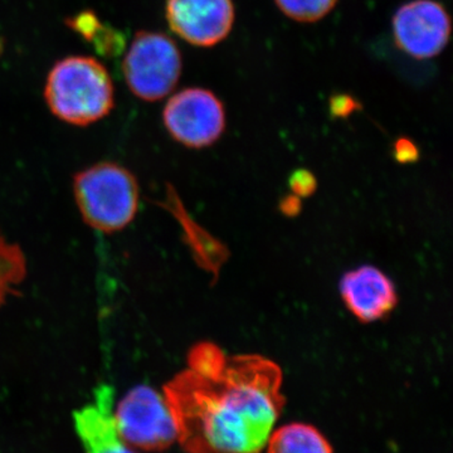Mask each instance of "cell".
Returning <instances> with one entry per match:
<instances>
[{
    "instance_id": "6da1fadb",
    "label": "cell",
    "mask_w": 453,
    "mask_h": 453,
    "mask_svg": "<svg viewBox=\"0 0 453 453\" xmlns=\"http://www.w3.org/2000/svg\"><path fill=\"white\" fill-rule=\"evenodd\" d=\"M281 386L275 363L240 356L214 374L180 372L164 398L187 453H259L285 404Z\"/></svg>"
},
{
    "instance_id": "7a4b0ae2",
    "label": "cell",
    "mask_w": 453,
    "mask_h": 453,
    "mask_svg": "<svg viewBox=\"0 0 453 453\" xmlns=\"http://www.w3.org/2000/svg\"><path fill=\"white\" fill-rule=\"evenodd\" d=\"M44 100L59 120L88 127L112 111L115 88L109 71L97 59L71 56L50 71Z\"/></svg>"
},
{
    "instance_id": "3957f363",
    "label": "cell",
    "mask_w": 453,
    "mask_h": 453,
    "mask_svg": "<svg viewBox=\"0 0 453 453\" xmlns=\"http://www.w3.org/2000/svg\"><path fill=\"white\" fill-rule=\"evenodd\" d=\"M73 192L83 220L104 234L127 228L139 211L138 179L120 164L97 163L77 173Z\"/></svg>"
},
{
    "instance_id": "277c9868",
    "label": "cell",
    "mask_w": 453,
    "mask_h": 453,
    "mask_svg": "<svg viewBox=\"0 0 453 453\" xmlns=\"http://www.w3.org/2000/svg\"><path fill=\"white\" fill-rule=\"evenodd\" d=\"M183 59L175 42L157 32L136 33L122 62L130 91L148 103L162 100L178 85Z\"/></svg>"
},
{
    "instance_id": "5b68a950",
    "label": "cell",
    "mask_w": 453,
    "mask_h": 453,
    "mask_svg": "<svg viewBox=\"0 0 453 453\" xmlns=\"http://www.w3.org/2000/svg\"><path fill=\"white\" fill-rule=\"evenodd\" d=\"M115 417L119 434L127 445L160 452L177 440L174 419L165 398L148 386H138L121 399Z\"/></svg>"
},
{
    "instance_id": "8992f818",
    "label": "cell",
    "mask_w": 453,
    "mask_h": 453,
    "mask_svg": "<svg viewBox=\"0 0 453 453\" xmlns=\"http://www.w3.org/2000/svg\"><path fill=\"white\" fill-rule=\"evenodd\" d=\"M163 120L175 142L188 148H205L226 129L225 106L210 89L186 88L169 98Z\"/></svg>"
},
{
    "instance_id": "52a82bcc",
    "label": "cell",
    "mask_w": 453,
    "mask_h": 453,
    "mask_svg": "<svg viewBox=\"0 0 453 453\" xmlns=\"http://www.w3.org/2000/svg\"><path fill=\"white\" fill-rule=\"evenodd\" d=\"M451 17L434 0L405 3L393 17V37L398 49L416 59H431L446 49L451 37Z\"/></svg>"
},
{
    "instance_id": "ba28073f",
    "label": "cell",
    "mask_w": 453,
    "mask_h": 453,
    "mask_svg": "<svg viewBox=\"0 0 453 453\" xmlns=\"http://www.w3.org/2000/svg\"><path fill=\"white\" fill-rule=\"evenodd\" d=\"M165 17L170 29L196 47L225 41L234 23L232 0H168Z\"/></svg>"
},
{
    "instance_id": "9c48e42d",
    "label": "cell",
    "mask_w": 453,
    "mask_h": 453,
    "mask_svg": "<svg viewBox=\"0 0 453 453\" xmlns=\"http://www.w3.org/2000/svg\"><path fill=\"white\" fill-rule=\"evenodd\" d=\"M340 291L348 309L365 323L380 320L396 305L395 285L375 267L362 266L348 273Z\"/></svg>"
},
{
    "instance_id": "30bf717a",
    "label": "cell",
    "mask_w": 453,
    "mask_h": 453,
    "mask_svg": "<svg viewBox=\"0 0 453 453\" xmlns=\"http://www.w3.org/2000/svg\"><path fill=\"white\" fill-rule=\"evenodd\" d=\"M74 428L86 453H135L122 441L112 413V390L100 387L96 403L73 414Z\"/></svg>"
},
{
    "instance_id": "8fae6325",
    "label": "cell",
    "mask_w": 453,
    "mask_h": 453,
    "mask_svg": "<svg viewBox=\"0 0 453 453\" xmlns=\"http://www.w3.org/2000/svg\"><path fill=\"white\" fill-rule=\"evenodd\" d=\"M268 440L267 453H333L323 434L303 423L283 426Z\"/></svg>"
},
{
    "instance_id": "7c38bea8",
    "label": "cell",
    "mask_w": 453,
    "mask_h": 453,
    "mask_svg": "<svg viewBox=\"0 0 453 453\" xmlns=\"http://www.w3.org/2000/svg\"><path fill=\"white\" fill-rule=\"evenodd\" d=\"M25 276L26 259L19 247L8 244L0 237V306Z\"/></svg>"
},
{
    "instance_id": "4fadbf2b",
    "label": "cell",
    "mask_w": 453,
    "mask_h": 453,
    "mask_svg": "<svg viewBox=\"0 0 453 453\" xmlns=\"http://www.w3.org/2000/svg\"><path fill=\"white\" fill-rule=\"evenodd\" d=\"M286 17L300 23H314L323 19L335 8L338 0H275Z\"/></svg>"
},
{
    "instance_id": "5bb4252c",
    "label": "cell",
    "mask_w": 453,
    "mask_h": 453,
    "mask_svg": "<svg viewBox=\"0 0 453 453\" xmlns=\"http://www.w3.org/2000/svg\"><path fill=\"white\" fill-rule=\"evenodd\" d=\"M98 53L104 56H116L121 52L124 47L125 38L118 29L103 25L94 40L91 41Z\"/></svg>"
},
{
    "instance_id": "9a60e30c",
    "label": "cell",
    "mask_w": 453,
    "mask_h": 453,
    "mask_svg": "<svg viewBox=\"0 0 453 453\" xmlns=\"http://www.w3.org/2000/svg\"><path fill=\"white\" fill-rule=\"evenodd\" d=\"M67 26L73 29V32L79 33L85 41L91 42L94 40L95 35L98 29L103 27V23L98 19L94 12H81L76 16L68 18L65 20Z\"/></svg>"
},
{
    "instance_id": "2e32d148",
    "label": "cell",
    "mask_w": 453,
    "mask_h": 453,
    "mask_svg": "<svg viewBox=\"0 0 453 453\" xmlns=\"http://www.w3.org/2000/svg\"><path fill=\"white\" fill-rule=\"evenodd\" d=\"M290 184L295 195L306 196L314 192L316 181L314 175L308 170H299L292 174Z\"/></svg>"
},
{
    "instance_id": "e0dca14e",
    "label": "cell",
    "mask_w": 453,
    "mask_h": 453,
    "mask_svg": "<svg viewBox=\"0 0 453 453\" xmlns=\"http://www.w3.org/2000/svg\"><path fill=\"white\" fill-rule=\"evenodd\" d=\"M395 155L399 162H412V160L416 159L417 155H418V150H417L413 142H411V140L401 139L396 142Z\"/></svg>"
},
{
    "instance_id": "ac0fdd59",
    "label": "cell",
    "mask_w": 453,
    "mask_h": 453,
    "mask_svg": "<svg viewBox=\"0 0 453 453\" xmlns=\"http://www.w3.org/2000/svg\"><path fill=\"white\" fill-rule=\"evenodd\" d=\"M354 107H356V101L351 97L340 95V96L334 97L332 100V112L334 115L348 116L349 113L354 111Z\"/></svg>"
},
{
    "instance_id": "d6986e66",
    "label": "cell",
    "mask_w": 453,
    "mask_h": 453,
    "mask_svg": "<svg viewBox=\"0 0 453 453\" xmlns=\"http://www.w3.org/2000/svg\"><path fill=\"white\" fill-rule=\"evenodd\" d=\"M3 50H4V42L0 38V55H2Z\"/></svg>"
}]
</instances>
